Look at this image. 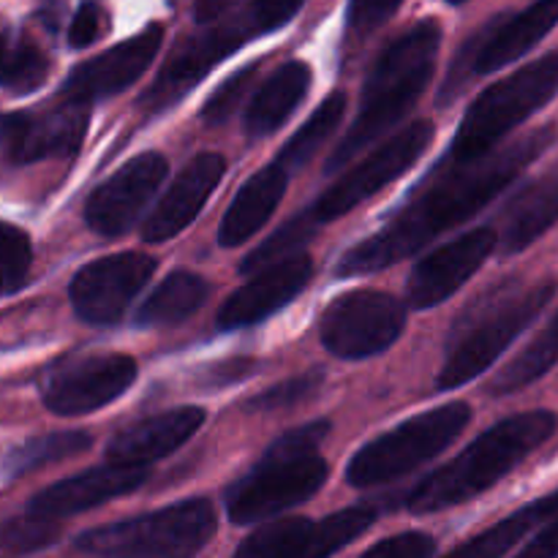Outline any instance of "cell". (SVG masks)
Segmentation results:
<instances>
[{
	"instance_id": "6da1fadb",
	"label": "cell",
	"mask_w": 558,
	"mask_h": 558,
	"mask_svg": "<svg viewBox=\"0 0 558 558\" xmlns=\"http://www.w3.org/2000/svg\"><path fill=\"white\" fill-rule=\"evenodd\" d=\"M556 140L554 125L532 131L523 140L490 153L488 158L469 167L441 163L428 189L398 210L379 232L360 240L343 254L338 276H368L396 262L409 259L414 251L425 248L434 238L450 232L458 223L477 216L496 196L515 183L518 174L537 161Z\"/></svg>"
},
{
	"instance_id": "7a4b0ae2",
	"label": "cell",
	"mask_w": 558,
	"mask_h": 558,
	"mask_svg": "<svg viewBox=\"0 0 558 558\" xmlns=\"http://www.w3.org/2000/svg\"><path fill=\"white\" fill-rule=\"evenodd\" d=\"M441 49V27L436 20H423L396 38L371 69L354 123L336 145L325 172H341L357 153L374 145L379 136L396 129L414 104L428 90L436 74Z\"/></svg>"
},
{
	"instance_id": "3957f363",
	"label": "cell",
	"mask_w": 558,
	"mask_h": 558,
	"mask_svg": "<svg viewBox=\"0 0 558 558\" xmlns=\"http://www.w3.org/2000/svg\"><path fill=\"white\" fill-rule=\"evenodd\" d=\"M558 417L548 409L512 414L474 439L461 456L447 461L428 477L420 480L409 494L407 507L414 515L450 510L485 494L515 472L534 450L556 434Z\"/></svg>"
},
{
	"instance_id": "277c9868",
	"label": "cell",
	"mask_w": 558,
	"mask_h": 558,
	"mask_svg": "<svg viewBox=\"0 0 558 558\" xmlns=\"http://www.w3.org/2000/svg\"><path fill=\"white\" fill-rule=\"evenodd\" d=\"M556 292L558 283L548 278L526 289L499 287L483 300H474L472 308L456 322L450 352L441 365L436 387L458 390L485 374L501 357V352H507L515 338L539 319Z\"/></svg>"
},
{
	"instance_id": "5b68a950",
	"label": "cell",
	"mask_w": 558,
	"mask_h": 558,
	"mask_svg": "<svg viewBox=\"0 0 558 558\" xmlns=\"http://www.w3.org/2000/svg\"><path fill=\"white\" fill-rule=\"evenodd\" d=\"M558 96V49L543 54L534 63H526L515 74L505 76L496 85L485 87L472 107L466 109L452 140L450 167H469L490 153H496L501 140L512 134L532 114L548 107Z\"/></svg>"
},
{
	"instance_id": "8992f818",
	"label": "cell",
	"mask_w": 558,
	"mask_h": 558,
	"mask_svg": "<svg viewBox=\"0 0 558 558\" xmlns=\"http://www.w3.org/2000/svg\"><path fill=\"white\" fill-rule=\"evenodd\" d=\"M207 499H185L147 515L96 526L76 537V550L93 558H194L216 534Z\"/></svg>"
},
{
	"instance_id": "52a82bcc",
	"label": "cell",
	"mask_w": 558,
	"mask_h": 558,
	"mask_svg": "<svg viewBox=\"0 0 558 558\" xmlns=\"http://www.w3.org/2000/svg\"><path fill=\"white\" fill-rule=\"evenodd\" d=\"M469 423H472V409L461 401L417 414L365 445L349 461L347 483L352 488H376L407 477L409 472L441 456Z\"/></svg>"
},
{
	"instance_id": "ba28073f",
	"label": "cell",
	"mask_w": 558,
	"mask_h": 558,
	"mask_svg": "<svg viewBox=\"0 0 558 558\" xmlns=\"http://www.w3.org/2000/svg\"><path fill=\"white\" fill-rule=\"evenodd\" d=\"M330 466L322 456H287L267 450L265 458L227 490L229 521L238 526L276 521L292 507L319 494Z\"/></svg>"
},
{
	"instance_id": "9c48e42d",
	"label": "cell",
	"mask_w": 558,
	"mask_h": 558,
	"mask_svg": "<svg viewBox=\"0 0 558 558\" xmlns=\"http://www.w3.org/2000/svg\"><path fill=\"white\" fill-rule=\"evenodd\" d=\"M407 327V305L387 292L354 289L322 314V347L338 360H368L387 352Z\"/></svg>"
},
{
	"instance_id": "30bf717a",
	"label": "cell",
	"mask_w": 558,
	"mask_h": 558,
	"mask_svg": "<svg viewBox=\"0 0 558 558\" xmlns=\"http://www.w3.org/2000/svg\"><path fill=\"white\" fill-rule=\"evenodd\" d=\"M430 142H434V123L430 120H414V123H409L392 140L376 147L368 158H363L357 167H352L343 178H338L308 207L311 216L319 223H327L352 213L354 207H360L365 199L379 194L392 180L401 178L428 150Z\"/></svg>"
},
{
	"instance_id": "8fae6325",
	"label": "cell",
	"mask_w": 558,
	"mask_h": 558,
	"mask_svg": "<svg viewBox=\"0 0 558 558\" xmlns=\"http://www.w3.org/2000/svg\"><path fill=\"white\" fill-rule=\"evenodd\" d=\"M376 521L371 507H349L322 521L308 518H281L267 521L251 537L240 543L232 558H332L357 537H363Z\"/></svg>"
},
{
	"instance_id": "7c38bea8",
	"label": "cell",
	"mask_w": 558,
	"mask_h": 558,
	"mask_svg": "<svg viewBox=\"0 0 558 558\" xmlns=\"http://www.w3.org/2000/svg\"><path fill=\"white\" fill-rule=\"evenodd\" d=\"M156 270L158 262L136 251L93 259L71 278L69 300L74 314L93 327L118 325Z\"/></svg>"
},
{
	"instance_id": "4fadbf2b",
	"label": "cell",
	"mask_w": 558,
	"mask_h": 558,
	"mask_svg": "<svg viewBox=\"0 0 558 558\" xmlns=\"http://www.w3.org/2000/svg\"><path fill=\"white\" fill-rule=\"evenodd\" d=\"M136 360L129 354H90L63 365L41 390L44 407L60 417H80L118 401L136 381Z\"/></svg>"
},
{
	"instance_id": "5bb4252c",
	"label": "cell",
	"mask_w": 558,
	"mask_h": 558,
	"mask_svg": "<svg viewBox=\"0 0 558 558\" xmlns=\"http://www.w3.org/2000/svg\"><path fill=\"white\" fill-rule=\"evenodd\" d=\"M167 172L169 163L161 153H140L131 161H125L112 178L104 180L87 196L85 223L101 238L125 234L140 221Z\"/></svg>"
},
{
	"instance_id": "9a60e30c",
	"label": "cell",
	"mask_w": 558,
	"mask_h": 558,
	"mask_svg": "<svg viewBox=\"0 0 558 558\" xmlns=\"http://www.w3.org/2000/svg\"><path fill=\"white\" fill-rule=\"evenodd\" d=\"M251 36H256L251 20L245 22H223V25L207 27L196 36L185 38L178 52L167 60L161 74L156 76L153 87H147L142 96V107L150 112L169 109L174 101L185 96L196 82L205 80L223 58L238 52Z\"/></svg>"
},
{
	"instance_id": "2e32d148",
	"label": "cell",
	"mask_w": 558,
	"mask_h": 558,
	"mask_svg": "<svg viewBox=\"0 0 558 558\" xmlns=\"http://www.w3.org/2000/svg\"><path fill=\"white\" fill-rule=\"evenodd\" d=\"M163 44V25H147L145 31L136 36L125 38V41L114 44L107 52L96 54V58L85 60L76 65L69 76H65L63 93L65 101L85 104L90 107L93 101H104L118 93L129 90L142 74L153 65L158 49Z\"/></svg>"
},
{
	"instance_id": "e0dca14e",
	"label": "cell",
	"mask_w": 558,
	"mask_h": 558,
	"mask_svg": "<svg viewBox=\"0 0 558 558\" xmlns=\"http://www.w3.org/2000/svg\"><path fill=\"white\" fill-rule=\"evenodd\" d=\"M499 240L501 238L494 229L483 227L430 251L425 259L417 262V267L409 276L407 303L414 311H428L450 300L485 265V259L494 254Z\"/></svg>"
},
{
	"instance_id": "ac0fdd59",
	"label": "cell",
	"mask_w": 558,
	"mask_h": 558,
	"mask_svg": "<svg viewBox=\"0 0 558 558\" xmlns=\"http://www.w3.org/2000/svg\"><path fill=\"white\" fill-rule=\"evenodd\" d=\"M90 107L65 101L49 112H11L3 120V150L11 163H36L65 158L85 140Z\"/></svg>"
},
{
	"instance_id": "d6986e66",
	"label": "cell",
	"mask_w": 558,
	"mask_h": 558,
	"mask_svg": "<svg viewBox=\"0 0 558 558\" xmlns=\"http://www.w3.org/2000/svg\"><path fill=\"white\" fill-rule=\"evenodd\" d=\"M314 278V262L308 254H300L281 265L265 267L254 272L240 289H234L216 316L218 330H243L259 325L276 311L287 308Z\"/></svg>"
},
{
	"instance_id": "ffe728a7",
	"label": "cell",
	"mask_w": 558,
	"mask_h": 558,
	"mask_svg": "<svg viewBox=\"0 0 558 558\" xmlns=\"http://www.w3.org/2000/svg\"><path fill=\"white\" fill-rule=\"evenodd\" d=\"M147 480V469L120 466V463H104V466L87 469V472L65 477L49 488L38 490L27 505V515L44 518V521H60V518L80 515V512L101 507L120 496L134 494Z\"/></svg>"
},
{
	"instance_id": "44dd1931",
	"label": "cell",
	"mask_w": 558,
	"mask_h": 558,
	"mask_svg": "<svg viewBox=\"0 0 558 558\" xmlns=\"http://www.w3.org/2000/svg\"><path fill=\"white\" fill-rule=\"evenodd\" d=\"M223 172H227V158L221 153H199L196 158H191L180 169L167 194L156 202L150 216L145 218L142 238L147 243H167V240L185 232L202 213V207L207 205L216 185L221 183Z\"/></svg>"
},
{
	"instance_id": "7402d4cb",
	"label": "cell",
	"mask_w": 558,
	"mask_h": 558,
	"mask_svg": "<svg viewBox=\"0 0 558 558\" xmlns=\"http://www.w3.org/2000/svg\"><path fill=\"white\" fill-rule=\"evenodd\" d=\"M556 25L558 0H534L529 9L505 16V20L499 16L496 25L485 27V33H480L469 47L472 58L463 65H469L472 74H494V71L505 69V65L515 63L518 58L532 52ZM463 65H456L452 71H463Z\"/></svg>"
},
{
	"instance_id": "603a6c76",
	"label": "cell",
	"mask_w": 558,
	"mask_h": 558,
	"mask_svg": "<svg viewBox=\"0 0 558 558\" xmlns=\"http://www.w3.org/2000/svg\"><path fill=\"white\" fill-rule=\"evenodd\" d=\"M202 425H205V409H167V412L153 414L131 428L120 430L107 445V461L120 463V466L147 469L150 463L163 461L174 450H180Z\"/></svg>"
},
{
	"instance_id": "cb8c5ba5",
	"label": "cell",
	"mask_w": 558,
	"mask_h": 558,
	"mask_svg": "<svg viewBox=\"0 0 558 558\" xmlns=\"http://www.w3.org/2000/svg\"><path fill=\"white\" fill-rule=\"evenodd\" d=\"M289 172L281 163H267L265 169L251 174L240 191L234 194L232 205H229L227 216H223L221 227H218V243L223 248H238L240 243L254 238L272 213L281 205L283 194H287Z\"/></svg>"
},
{
	"instance_id": "d4e9b609",
	"label": "cell",
	"mask_w": 558,
	"mask_h": 558,
	"mask_svg": "<svg viewBox=\"0 0 558 558\" xmlns=\"http://www.w3.org/2000/svg\"><path fill=\"white\" fill-rule=\"evenodd\" d=\"M311 80H314L311 65L303 63V60H289L281 69L272 71L262 82L259 90L254 93L248 109H245V131L251 136L276 134L292 118L300 101L308 96Z\"/></svg>"
},
{
	"instance_id": "484cf974",
	"label": "cell",
	"mask_w": 558,
	"mask_h": 558,
	"mask_svg": "<svg viewBox=\"0 0 558 558\" xmlns=\"http://www.w3.org/2000/svg\"><path fill=\"white\" fill-rule=\"evenodd\" d=\"M558 223V172L539 178L529 189L512 199L507 207L505 232H501V251L507 256L521 254L532 243H537L550 227Z\"/></svg>"
},
{
	"instance_id": "4316f807",
	"label": "cell",
	"mask_w": 558,
	"mask_h": 558,
	"mask_svg": "<svg viewBox=\"0 0 558 558\" xmlns=\"http://www.w3.org/2000/svg\"><path fill=\"white\" fill-rule=\"evenodd\" d=\"M210 283L191 270H174L153 289L150 298L136 311L140 327H172L183 325L207 303Z\"/></svg>"
},
{
	"instance_id": "83f0119b",
	"label": "cell",
	"mask_w": 558,
	"mask_h": 558,
	"mask_svg": "<svg viewBox=\"0 0 558 558\" xmlns=\"http://www.w3.org/2000/svg\"><path fill=\"white\" fill-rule=\"evenodd\" d=\"M556 512H558V490L556 494H548L543 496V499L532 501V505L521 507V510L507 515L505 521H499L496 526L485 529L483 534L469 539L466 545L452 550L447 558H505L518 543H523L526 534H532L534 529H543Z\"/></svg>"
},
{
	"instance_id": "f1b7e54d",
	"label": "cell",
	"mask_w": 558,
	"mask_h": 558,
	"mask_svg": "<svg viewBox=\"0 0 558 558\" xmlns=\"http://www.w3.org/2000/svg\"><path fill=\"white\" fill-rule=\"evenodd\" d=\"M556 363H558V311L554 314V319H550L548 325H545L543 330L529 341V347L494 376V381L488 385L490 396H510V392L523 390V387L543 379Z\"/></svg>"
},
{
	"instance_id": "f546056e",
	"label": "cell",
	"mask_w": 558,
	"mask_h": 558,
	"mask_svg": "<svg viewBox=\"0 0 558 558\" xmlns=\"http://www.w3.org/2000/svg\"><path fill=\"white\" fill-rule=\"evenodd\" d=\"M343 114H347V96H343L341 90L330 93V96L314 109V114H311V118L305 120L292 136H289V142L281 147V153H278L276 163H281L289 174L303 169L305 163L322 150V145L336 134Z\"/></svg>"
},
{
	"instance_id": "4dcf8cb0",
	"label": "cell",
	"mask_w": 558,
	"mask_h": 558,
	"mask_svg": "<svg viewBox=\"0 0 558 558\" xmlns=\"http://www.w3.org/2000/svg\"><path fill=\"white\" fill-rule=\"evenodd\" d=\"M93 436L85 430H60V434H47V436H33V439L22 441L20 447L5 456L3 461V477L16 480L22 474H31L36 469L49 466V463L65 461V458H74L80 452L90 450Z\"/></svg>"
},
{
	"instance_id": "1f68e13d",
	"label": "cell",
	"mask_w": 558,
	"mask_h": 558,
	"mask_svg": "<svg viewBox=\"0 0 558 558\" xmlns=\"http://www.w3.org/2000/svg\"><path fill=\"white\" fill-rule=\"evenodd\" d=\"M319 227L322 223L311 216V210L298 213L292 221L283 223V227L278 229V232H272L259 248H254L248 256H245L243 265H240V272H243V276H254V272L265 270V267L294 259V256L303 254L305 245L314 240V234L319 232Z\"/></svg>"
},
{
	"instance_id": "d6a6232c",
	"label": "cell",
	"mask_w": 558,
	"mask_h": 558,
	"mask_svg": "<svg viewBox=\"0 0 558 558\" xmlns=\"http://www.w3.org/2000/svg\"><path fill=\"white\" fill-rule=\"evenodd\" d=\"M49 60L41 49L27 38H11L5 33L3 44V87L14 96L36 93L47 82Z\"/></svg>"
},
{
	"instance_id": "836d02e7",
	"label": "cell",
	"mask_w": 558,
	"mask_h": 558,
	"mask_svg": "<svg viewBox=\"0 0 558 558\" xmlns=\"http://www.w3.org/2000/svg\"><path fill=\"white\" fill-rule=\"evenodd\" d=\"M322 385H325V374L322 371H305V374L292 376V379L265 390L262 396L251 398L245 403V409L248 412H281V409H292L298 403L311 401L322 390Z\"/></svg>"
},
{
	"instance_id": "e575fe53",
	"label": "cell",
	"mask_w": 558,
	"mask_h": 558,
	"mask_svg": "<svg viewBox=\"0 0 558 558\" xmlns=\"http://www.w3.org/2000/svg\"><path fill=\"white\" fill-rule=\"evenodd\" d=\"M0 267H3V298L20 292L27 281V272L33 265L31 238L14 223H3V238H0Z\"/></svg>"
},
{
	"instance_id": "d590c367",
	"label": "cell",
	"mask_w": 558,
	"mask_h": 558,
	"mask_svg": "<svg viewBox=\"0 0 558 558\" xmlns=\"http://www.w3.org/2000/svg\"><path fill=\"white\" fill-rule=\"evenodd\" d=\"M256 71H259V65H256V63H251V65H245V69L234 71V74L229 76V80L223 82V85L218 87V90L213 93L210 98H207L205 109H202V120H205V123H210V125L227 123V120L232 118L234 112H238L240 101L248 96L251 85H254Z\"/></svg>"
},
{
	"instance_id": "8d00e7d4",
	"label": "cell",
	"mask_w": 558,
	"mask_h": 558,
	"mask_svg": "<svg viewBox=\"0 0 558 558\" xmlns=\"http://www.w3.org/2000/svg\"><path fill=\"white\" fill-rule=\"evenodd\" d=\"M58 526L54 521H44V518L22 515L11 518L3 526V548L11 554H33V550H41L47 545H52L58 539Z\"/></svg>"
},
{
	"instance_id": "74e56055",
	"label": "cell",
	"mask_w": 558,
	"mask_h": 558,
	"mask_svg": "<svg viewBox=\"0 0 558 558\" xmlns=\"http://www.w3.org/2000/svg\"><path fill=\"white\" fill-rule=\"evenodd\" d=\"M436 539L425 532H403L365 550L360 558H434Z\"/></svg>"
},
{
	"instance_id": "f35d334b",
	"label": "cell",
	"mask_w": 558,
	"mask_h": 558,
	"mask_svg": "<svg viewBox=\"0 0 558 558\" xmlns=\"http://www.w3.org/2000/svg\"><path fill=\"white\" fill-rule=\"evenodd\" d=\"M303 3L305 0H254L248 11V20L254 25L256 36L259 33H276L278 27L292 22L298 16V11L303 9Z\"/></svg>"
},
{
	"instance_id": "ab89813d",
	"label": "cell",
	"mask_w": 558,
	"mask_h": 558,
	"mask_svg": "<svg viewBox=\"0 0 558 558\" xmlns=\"http://www.w3.org/2000/svg\"><path fill=\"white\" fill-rule=\"evenodd\" d=\"M403 0H349L347 22L352 31L371 33L385 25L396 11L401 9Z\"/></svg>"
},
{
	"instance_id": "60d3db41",
	"label": "cell",
	"mask_w": 558,
	"mask_h": 558,
	"mask_svg": "<svg viewBox=\"0 0 558 558\" xmlns=\"http://www.w3.org/2000/svg\"><path fill=\"white\" fill-rule=\"evenodd\" d=\"M104 33V11L96 0H82L76 14L71 16L69 25V47L71 49H87L90 44L98 41Z\"/></svg>"
},
{
	"instance_id": "b9f144b4",
	"label": "cell",
	"mask_w": 558,
	"mask_h": 558,
	"mask_svg": "<svg viewBox=\"0 0 558 558\" xmlns=\"http://www.w3.org/2000/svg\"><path fill=\"white\" fill-rule=\"evenodd\" d=\"M256 374V360H245V357H234V360H223V363L210 365L205 371V387L216 390V387H227L234 385V381H243L248 376Z\"/></svg>"
},
{
	"instance_id": "7bdbcfd3",
	"label": "cell",
	"mask_w": 558,
	"mask_h": 558,
	"mask_svg": "<svg viewBox=\"0 0 558 558\" xmlns=\"http://www.w3.org/2000/svg\"><path fill=\"white\" fill-rule=\"evenodd\" d=\"M515 558H558V512Z\"/></svg>"
},
{
	"instance_id": "ee69618b",
	"label": "cell",
	"mask_w": 558,
	"mask_h": 558,
	"mask_svg": "<svg viewBox=\"0 0 558 558\" xmlns=\"http://www.w3.org/2000/svg\"><path fill=\"white\" fill-rule=\"evenodd\" d=\"M447 3H450V5H461V3H466V0H447Z\"/></svg>"
}]
</instances>
